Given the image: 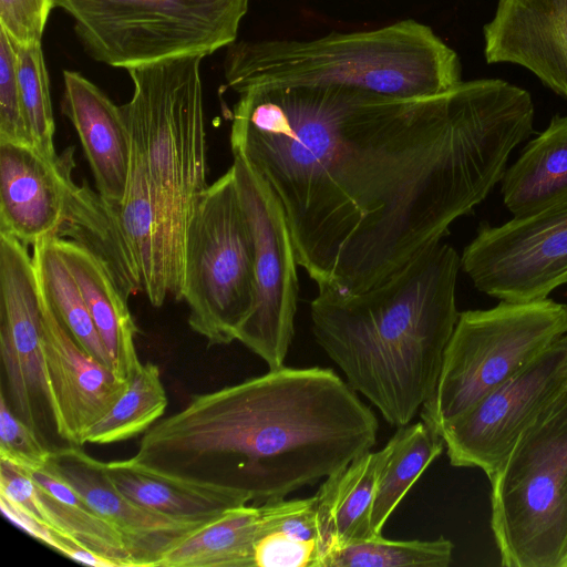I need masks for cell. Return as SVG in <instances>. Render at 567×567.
Returning <instances> with one entry per match:
<instances>
[{
    "instance_id": "1",
    "label": "cell",
    "mask_w": 567,
    "mask_h": 567,
    "mask_svg": "<svg viewBox=\"0 0 567 567\" xmlns=\"http://www.w3.org/2000/svg\"><path fill=\"white\" fill-rule=\"evenodd\" d=\"M237 94L233 154L271 188L318 291L341 295L380 285L441 241L534 126L530 94L499 79L411 97L340 86Z\"/></svg>"
},
{
    "instance_id": "2",
    "label": "cell",
    "mask_w": 567,
    "mask_h": 567,
    "mask_svg": "<svg viewBox=\"0 0 567 567\" xmlns=\"http://www.w3.org/2000/svg\"><path fill=\"white\" fill-rule=\"evenodd\" d=\"M373 411L332 369H269L196 394L142 436L137 460L241 491L255 504L344 468L377 443Z\"/></svg>"
},
{
    "instance_id": "3",
    "label": "cell",
    "mask_w": 567,
    "mask_h": 567,
    "mask_svg": "<svg viewBox=\"0 0 567 567\" xmlns=\"http://www.w3.org/2000/svg\"><path fill=\"white\" fill-rule=\"evenodd\" d=\"M461 257L441 241L359 293L318 291L312 333L348 384L402 427L433 393L460 312Z\"/></svg>"
},
{
    "instance_id": "4",
    "label": "cell",
    "mask_w": 567,
    "mask_h": 567,
    "mask_svg": "<svg viewBox=\"0 0 567 567\" xmlns=\"http://www.w3.org/2000/svg\"><path fill=\"white\" fill-rule=\"evenodd\" d=\"M227 86H340L391 96L447 91L461 80L456 52L412 19L312 40L234 42L224 61Z\"/></svg>"
},
{
    "instance_id": "5",
    "label": "cell",
    "mask_w": 567,
    "mask_h": 567,
    "mask_svg": "<svg viewBox=\"0 0 567 567\" xmlns=\"http://www.w3.org/2000/svg\"><path fill=\"white\" fill-rule=\"evenodd\" d=\"M203 59L177 56L127 69L133 94L121 105L161 215L176 300H182L188 224L209 186Z\"/></svg>"
},
{
    "instance_id": "6",
    "label": "cell",
    "mask_w": 567,
    "mask_h": 567,
    "mask_svg": "<svg viewBox=\"0 0 567 567\" xmlns=\"http://www.w3.org/2000/svg\"><path fill=\"white\" fill-rule=\"evenodd\" d=\"M488 480L501 564L567 567V389Z\"/></svg>"
},
{
    "instance_id": "7",
    "label": "cell",
    "mask_w": 567,
    "mask_h": 567,
    "mask_svg": "<svg viewBox=\"0 0 567 567\" xmlns=\"http://www.w3.org/2000/svg\"><path fill=\"white\" fill-rule=\"evenodd\" d=\"M249 0H55L93 60L125 70L236 42Z\"/></svg>"
},
{
    "instance_id": "8",
    "label": "cell",
    "mask_w": 567,
    "mask_h": 567,
    "mask_svg": "<svg viewBox=\"0 0 567 567\" xmlns=\"http://www.w3.org/2000/svg\"><path fill=\"white\" fill-rule=\"evenodd\" d=\"M567 334V306L545 298L460 312L421 417L439 434Z\"/></svg>"
},
{
    "instance_id": "9",
    "label": "cell",
    "mask_w": 567,
    "mask_h": 567,
    "mask_svg": "<svg viewBox=\"0 0 567 567\" xmlns=\"http://www.w3.org/2000/svg\"><path fill=\"white\" fill-rule=\"evenodd\" d=\"M255 241L233 166L210 184L188 224L182 300L209 346L229 344L255 305Z\"/></svg>"
},
{
    "instance_id": "10",
    "label": "cell",
    "mask_w": 567,
    "mask_h": 567,
    "mask_svg": "<svg viewBox=\"0 0 567 567\" xmlns=\"http://www.w3.org/2000/svg\"><path fill=\"white\" fill-rule=\"evenodd\" d=\"M233 168L255 241L254 308L237 341L269 369L284 365L295 333L298 303L297 257L284 212L271 188L241 156Z\"/></svg>"
},
{
    "instance_id": "11",
    "label": "cell",
    "mask_w": 567,
    "mask_h": 567,
    "mask_svg": "<svg viewBox=\"0 0 567 567\" xmlns=\"http://www.w3.org/2000/svg\"><path fill=\"white\" fill-rule=\"evenodd\" d=\"M567 389V334L440 432L450 463L489 478L523 433Z\"/></svg>"
},
{
    "instance_id": "12",
    "label": "cell",
    "mask_w": 567,
    "mask_h": 567,
    "mask_svg": "<svg viewBox=\"0 0 567 567\" xmlns=\"http://www.w3.org/2000/svg\"><path fill=\"white\" fill-rule=\"evenodd\" d=\"M461 268L475 288L509 302L548 298L567 284V202L499 226L482 225Z\"/></svg>"
},
{
    "instance_id": "13",
    "label": "cell",
    "mask_w": 567,
    "mask_h": 567,
    "mask_svg": "<svg viewBox=\"0 0 567 567\" xmlns=\"http://www.w3.org/2000/svg\"><path fill=\"white\" fill-rule=\"evenodd\" d=\"M0 352L10 408L41 436L49 410L41 353V303L32 255L0 233Z\"/></svg>"
},
{
    "instance_id": "14",
    "label": "cell",
    "mask_w": 567,
    "mask_h": 567,
    "mask_svg": "<svg viewBox=\"0 0 567 567\" xmlns=\"http://www.w3.org/2000/svg\"><path fill=\"white\" fill-rule=\"evenodd\" d=\"M38 287L49 412L59 436L71 445L81 446L85 432L122 396L128 380L79 346L56 316L39 281Z\"/></svg>"
},
{
    "instance_id": "15",
    "label": "cell",
    "mask_w": 567,
    "mask_h": 567,
    "mask_svg": "<svg viewBox=\"0 0 567 567\" xmlns=\"http://www.w3.org/2000/svg\"><path fill=\"white\" fill-rule=\"evenodd\" d=\"M45 466L120 533L135 567H158L167 551L208 525L175 519L135 503L113 485L103 462L78 445L51 450Z\"/></svg>"
},
{
    "instance_id": "16",
    "label": "cell",
    "mask_w": 567,
    "mask_h": 567,
    "mask_svg": "<svg viewBox=\"0 0 567 567\" xmlns=\"http://www.w3.org/2000/svg\"><path fill=\"white\" fill-rule=\"evenodd\" d=\"M74 147L54 161L32 145L0 142V233L25 246L56 234L75 185Z\"/></svg>"
},
{
    "instance_id": "17",
    "label": "cell",
    "mask_w": 567,
    "mask_h": 567,
    "mask_svg": "<svg viewBox=\"0 0 567 567\" xmlns=\"http://www.w3.org/2000/svg\"><path fill=\"white\" fill-rule=\"evenodd\" d=\"M484 41L487 63L519 64L567 99V0H499Z\"/></svg>"
},
{
    "instance_id": "18",
    "label": "cell",
    "mask_w": 567,
    "mask_h": 567,
    "mask_svg": "<svg viewBox=\"0 0 567 567\" xmlns=\"http://www.w3.org/2000/svg\"><path fill=\"white\" fill-rule=\"evenodd\" d=\"M62 113L73 124L97 193L118 206L127 184L131 142L122 106L78 71H63Z\"/></svg>"
},
{
    "instance_id": "19",
    "label": "cell",
    "mask_w": 567,
    "mask_h": 567,
    "mask_svg": "<svg viewBox=\"0 0 567 567\" xmlns=\"http://www.w3.org/2000/svg\"><path fill=\"white\" fill-rule=\"evenodd\" d=\"M103 466L110 481L125 496L179 520L209 524L228 509L250 503L236 487L155 467L135 456L103 462Z\"/></svg>"
},
{
    "instance_id": "20",
    "label": "cell",
    "mask_w": 567,
    "mask_h": 567,
    "mask_svg": "<svg viewBox=\"0 0 567 567\" xmlns=\"http://www.w3.org/2000/svg\"><path fill=\"white\" fill-rule=\"evenodd\" d=\"M50 238L78 284L114 371L128 380L140 362L135 348L137 329L128 300L89 250L68 238Z\"/></svg>"
},
{
    "instance_id": "21",
    "label": "cell",
    "mask_w": 567,
    "mask_h": 567,
    "mask_svg": "<svg viewBox=\"0 0 567 567\" xmlns=\"http://www.w3.org/2000/svg\"><path fill=\"white\" fill-rule=\"evenodd\" d=\"M54 236L73 240L95 256L127 300L143 291L138 264L117 206L86 183L74 185Z\"/></svg>"
},
{
    "instance_id": "22",
    "label": "cell",
    "mask_w": 567,
    "mask_h": 567,
    "mask_svg": "<svg viewBox=\"0 0 567 567\" xmlns=\"http://www.w3.org/2000/svg\"><path fill=\"white\" fill-rule=\"evenodd\" d=\"M390 451L389 442L368 451L324 478L313 495L324 558L337 547L370 538V516L377 482ZM321 565V567H322Z\"/></svg>"
},
{
    "instance_id": "23",
    "label": "cell",
    "mask_w": 567,
    "mask_h": 567,
    "mask_svg": "<svg viewBox=\"0 0 567 567\" xmlns=\"http://www.w3.org/2000/svg\"><path fill=\"white\" fill-rule=\"evenodd\" d=\"M501 193L514 217L567 202V115H555L525 146L506 168Z\"/></svg>"
},
{
    "instance_id": "24",
    "label": "cell",
    "mask_w": 567,
    "mask_h": 567,
    "mask_svg": "<svg viewBox=\"0 0 567 567\" xmlns=\"http://www.w3.org/2000/svg\"><path fill=\"white\" fill-rule=\"evenodd\" d=\"M379 473L370 516L371 537L382 529L427 466L443 452L442 436L424 421L398 427Z\"/></svg>"
},
{
    "instance_id": "25",
    "label": "cell",
    "mask_w": 567,
    "mask_h": 567,
    "mask_svg": "<svg viewBox=\"0 0 567 567\" xmlns=\"http://www.w3.org/2000/svg\"><path fill=\"white\" fill-rule=\"evenodd\" d=\"M259 519L257 504L230 508L167 551L158 567H254Z\"/></svg>"
},
{
    "instance_id": "26",
    "label": "cell",
    "mask_w": 567,
    "mask_h": 567,
    "mask_svg": "<svg viewBox=\"0 0 567 567\" xmlns=\"http://www.w3.org/2000/svg\"><path fill=\"white\" fill-rule=\"evenodd\" d=\"M32 259L38 281L61 322L84 351L113 369L78 284L50 237L32 246Z\"/></svg>"
},
{
    "instance_id": "27",
    "label": "cell",
    "mask_w": 567,
    "mask_h": 567,
    "mask_svg": "<svg viewBox=\"0 0 567 567\" xmlns=\"http://www.w3.org/2000/svg\"><path fill=\"white\" fill-rule=\"evenodd\" d=\"M167 395L156 364L141 361L110 411L84 434L83 442L112 444L145 433L165 413Z\"/></svg>"
},
{
    "instance_id": "28",
    "label": "cell",
    "mask_w": 567,
    "mask_h": 567,
    "mask_svg": "<svg viewBox=\"0 0 567 567\" xmlns=\"http://www.w3.org/2000/svg\"><path fill=\"white\" fill-rule=\"evenodd\" d=\"M34 482V481H33ZM30 513L53 532L117 563L135 567L120 533L89 505L64 503L34 482Z\"/></svg>"
},
{
    "instance_id": "29",
    "label": "cell",
    "mask_w": 567,
    "mask_h": 567,
    "mask_svg": "<svg viewBox=\"0 0 567 567\" xmlns=\"http://www.w3.org/2000/svg\"><path fill=\"white\" fill-rule=\"evenodd\" d=\"M453 549V543L444 537L390 540L381 535L337 547L324 558L322 567H447Z\"/></svg>"
},
{
    "instance_id": "30",
    "label": "cell",
    "mask_w": 567,
    "mask_h": 567,
    "mask_svg": "<svg viewBox=\"0 0 567 567\" xmlns=\"http://www.w3.org/2000/svg\"><path fill=\"white\" fill-rule=\"evenodd\" d=\"M13 47L17 79L33 147L54 161L59 157L54 146L55 123L42 45L13 43Z\"/></svg>"
},
{
    "instance_id": "31",
    "label": "cell",
    "mask_w": 567,
    "mask_h": 567,
    "mask_svg": "<svg viewBox=\"0 0 567 567\" xmlns=\"http://www.w3.org/2000/svg\"><path fill=\"white\" fill-rule=\"evenodd\" d=\"M0 142L32 145L16 71L12 41L0 29Z\"/></svg>"
},
{
    "instance_id": "32",
    "label": "cell",
    "mask_w": 567,
    "mask_h": 567,
    "mask_svg": "<svg viewBox=\"0 0 567 567\" xmlns=\"http://www.w3.org/2000/svg\"><path fill=\"white\" fill-rule=\"evenodd\" d=\"M321 544L295 534L259 529L254 546V567H321Z\"/></svg>"
},
{
    "instance_id": "33",
    "label": "cell",
    "mask_w": 567,
    "mask_h": 567,
    "mask_svg": "<svg viewBox=\"0 0 567 567\" xmlns=\"http://www.w3.org/2000/svg\"><path fill=\"white\" fill-rule=\"evenodd\" d=\"M50 455L51 450L44 445L41 436L16 415L1 391L0 460L30 471L43 468Z\"/></svg>"
},
{
    "instance_id": "34",
    "label": "cell",
    "mask_w": 567,
    "mask_h": 567,
    "mask_svg": "<svg viewBox=\"0 0 567 567\" xmlns=\"http://www.w3.org/2000/svg\"><path fill=\"white\" fill-rule=\"evenodd\" d=\"M55 0H0V29L16 44L41 43Z\"/></svg>"
},
{
    "instance_id": "35",
    "label": "cell",
    "mask_w": 567,
    "mask_h": 567,
    "mask_svg": "<svg viewBox=\"0 0 567 567\" xmlns=\"http://www.w3.org/2000/svg\"><path fill=\"white\" fill-rule=\"evenodd\" d=\"M0 508L3 515L29 535L53 548L54 532L9 498L0 495Z\"/></svg>"
},
{
    "instance_id": "36",
    "label": "cell",
    "mask_w": 567,
    "mask_h": 567,
    "mask_svg": "<svg viewBox=\"0 0 567 567\" xmlns=\"http://www.w3.org/2000/svg\"><path fill=\"white\" fill-rule=\"evenodd\" d=\"M53 549L84 565L93 567H120L114 560L106 558L74 540L54 532Z\"/></svg>"
}]
</instances>
